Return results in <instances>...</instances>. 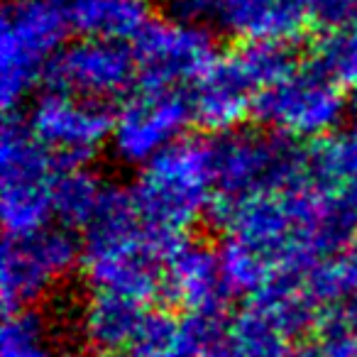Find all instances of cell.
Segmentation results:
<instances>
[{
    "label": "cell",
    "mask_w": 357,
    "mask_h": 357,
    "mask_svg": "<svg viewBox=\"0 0 357 357\" xmlns=\"http://www.w3.org/2000/svg\"><path fill=\"white\" fill-rule=\"evenodd\" d=\"M196 128L189 91L137 89L113 110L110 157L130 169H142L154 157L181 142Z\"/></svg>",
    "instance_id": "obj_9"
},
{
    "label": "cell",
    "mask_w": 357,
    "mask_h": 357,
    "mask_svg": "<svg viewBox=\"0 0 357 357\" xmlns=\"http://www.w3.org/2000/svg\"><path fill=\"white\" fill-rule=\"evenodd\" d=\"M218 225L225 282L255 287L277 269H301L357 240V199L313 169L291 184L255 196L211 220Z\"/></svg>",
    "instance_id": "obj_1"
},
{
    "label": "cell",
    "mask_w": 357,
    "mask_h": 357,
    "mask_svg": "<svg viewBox=\"0 0 357 357\" xmlns=\"http://www.w3.org/2000/svg\"><path fill=\"white\" fill-rule=\"evenodd\" d=\"M213 147L218 191L211 220L311 172V147L262 128L248 125L228 135H218L213 137Z\"/></svg>",
    "instance_id": "obj_7"
},
{
    "label": "cell",
    "mask_w": 357,
    "mask_h": 357,
    "mask_svg": "<svg viewBox=\"0 0 357 357\" xmlns=\"http://www.w3.org/2000/svg\"><path fill=\"white\" fill-rule=\"evenodd\" d=\"M3 289L8 301H32L81 264V238L61 225L3 238Z\"/></svg>",
    "instance_id": "obj_13"
},
{
    "label": "cell",
    "mask_w": 357,
    "mask_h": 357,
    "mask_svg": "<svg viewBox=\"0 0 357 357\" xmlns=\"http://www.w3.org/2000/svg\"><path fill=\"white\" fill-rule=\"evenodd\" d=\"M81 238V267L98 291L139 298L162 279V255L169 243L142 223L128 186L110 181L98 213Z\"/></svg>",
    "instance_id": "obj_3"
},
{
    "label": "cell",
    "mask_w": 357,
    "mask_h": 357,
    "mask_svg": "<svg viewBox=\"0 0 357 357\" xmlns=\"http://www.w3.org/2000/svg\"><path fill=\"white\" fill-rule=\"evenodd\" d=\"M74 37L132 47L157 20L154 0H61Z\"/></svg>",
    "instance_id": "obj_15"
},
{
    "label": "cell",
    "mask_w": 357,
    "mask_h": 357,
    "mask_svg": "<svg viewBox=\"0 0 357 357\" xmlns=\"http://www.w3.org/2000/svg\"><path fill=\"white\" fill-rule=\"evenodd\" d=\"M298 56L284 45H235L220 52L208 74L189 91L196 128L211 137L248 128L259 93L294 69Z\"/></svg>",
    "instance_id": "obj_6"
},
{
    "label": "cell",
    "mask_w": 357,
    "mask_h": 357,
    "mask_svg": "<svg viewBox=\"0 0 357 357\" xmlns=\"http://www.w3.org/2000/svg\"><path fill=\"white\" fill-rule=\"evenodd\" d=\"M142 223L164 243L194 235L215 206V147L211 135H189L137 169L128 184Z\"/></svg>",
    "instance_id": "obj_2"
},
{
    "label": "cell",
    "mask_w": 357,
    "mask_h": 357,
    "mask_svg": "<svg viewBox=\"0 0 357 357\" xmlns=\"http://www.w3.org/2000/svg\"><path fill=\"white\" fill-rule=\"evenodd\" d=\"M132 52L142 91H191L220 56L213 32L162 15L135 42Z\"/></svg>",
    "instance_id": "obj_11"
},
{
    "label": "cell",
    "mask_w": 357,
    "mask_h": 357,
    "mask_svg": "<svg viewBox=\"0 0 357 357\" xmlns=\"http://www.w3.org/2000/svg\"><path fill=\"white\" fill-rule=\"evenodd\" d=\"M27 128L64 167H84L108 152L113 108L45 89L25 110Z\"/></svg>",
    "instance_id": "obj_10"
},
{
    "label": "cell",
    "mask_w": 357,
    "mask_h": 357,
    "mask_svg": "<svg viewBox=\"0 0 357 357\" xmlns=\"http://www.w3.org/2000/svg\"><path fill=\"white\" fill-rule=\"evenodd\" d=\"M110 181L91 164L66 167L54 191V223L81 235L98 213Z\"/></svg>",
    "instance_id": "obj_17"
},
{
    "label": "cell",
    "mask_w": 357,
    "mask_h": 357,
    "mask_svg": "<svg viewBox=\"0 0 357 357\" xmlns=\"http://www.w3.org/2000/svg\"><path fill=\"white\" fill-rule=\"evenodd\" d=\"M47 89L115 110L137 91V59L132 47L74 37L52 64Z\"/></svg>",
    "instance_id": "obj_12"
},
{
    "label": "cell",
    "mask_w": 357,
    "mask_h": 357,
    "mask_svg": "<svg viewBox=\"0 0 357 357\" xmlns=\"http://www.w3.org/2000/svg\"><path fill=\"white\" fill-rule=\"evenodd\" d=\"M162 279L176 296L186 301L208 298L228 284L218 245L199 235L176 238L164 248Z\"/></svg>",
    "instance_id": "obj_16"
},
{
    "label": "cell",
    "mask_w": 357,
    "mask_h": 357,
    "mask_svg": "<svg viewBox=\"0 0 357 357\" xmlns=\"http://www.w3.org/2000/svg\"><path fill=\"white\" fill-rule=\"evenodd\" d=\"M64 169L20 113L6 115L0 132V220L6 238L54 225V191Z\"/></svg>",
    "instance_id": "obj_8"
},
{
    "label": "cell",
    "mask_w": 357,
    "mask_h": 357,
    "mask_svg": "<svg viewBox=\"0 0 357 357\" xmlns=\"http://www.w3.org/2000/svg\"><path fill=\"white\" fill-rule=\"evenodd\" d=\"M352 113L350 89L311 54L259 93L252 120L257 128L313 147L340 135Z\"/></svg>",
    "instance_id": "obj_5"
},
{
    "label": "cell",
    "mask_w": 357,
    "mask_h": 357,
    "mask_svg": "<svg viewBox=\"0 0 357 357\" xmlns=\"http://www.w3.org/2000/svg\"><path fill=\"white\" fill-rule=\"evenodd\" d=\"M61 0H8L0 17V105L17 115L47 89L52 64L71 42Z\"/></svg>",
    "instance_id": "obj_4"
},
{
    "label": "cell",
    "mask_w": 357,
    "mask_h": 357,
    "mask_svg": "<svg viewBox=\"0 0 357 357\" xmlns=\"http://www.w3.org/2000/svg\"><path fill=\"white\" fill-rule=\"evenodd\" d=\"M311 27V0H215L213 35L235 45L294 47Z\"/></svg>",
    "instance_id": "obj_14"
}]
</instances>
